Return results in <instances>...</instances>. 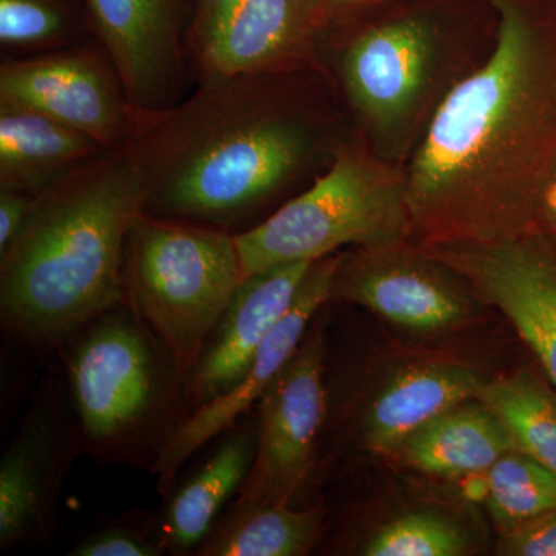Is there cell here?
<instances>
[{
	"instance_id": "6da1fadb",
	"label": "cell",
	"mask_w": 556,
	"mask_h": 556,
	"mask_svg": "<svg viewBox=\"0 0 556 556\" xmlns=\"http://www.w3.org/2000/svg\"><path fill=\"white\" fill-rule=\"evenodd\" d=\"M496 35L405 164L413 240L525 236L556 159V0H489Z\"/></svg>"
},
{
	"instance_id": "7a4b0ae2",
	"label": "cell",
	"mask_w": 556,
	"mask_h": 556,
	"mask_svg": "<svg viewBox=\"0 0 556 556\" xmlns=\"http://www.w3.org/2000/svg\"><path fill=\"white\" fill-rule=\"evenodd\" d=\"M321 70L239 73L197 83L174 108L146 113L129 146L146 214L239 233L328 169L354 129Z\"/></svg>"
},
{
	"instance_id": "3957f363",
	"label": "cell",
	"mask_w": 556,
	"mask_h": 556,
	"mask_svg": "<svg viewBox=\"0 0 556 556\" xmlns=\"http://www.w3.org/2000/svg\"><path fill=\"white\" fill-rule=\"evenodd\" d=\"M146 200L129 149L110 150L40 193L0 254L2 331L33 350L58 351L126 305L124 252Z\"/></svg>"
},
{
	"instance_id": "277c9868",
	"label": "cell",
	"mask_w": 556,
	"mask_h": 556,
	"mask_svg": "<svg viewBox=\"0 0 556 556\" xmlns=\"http://www.w3.org/2000/svg\"><path fill=\"white\" fill-rule=\"evenodd\" d=\"M490 50H473L428 13L338 17L321 43V65L358 137L405 166L439 105Z\"/></svg>"
},
{
	"instance_id": "5b68a950",
	"label": "cell",
	"mask_w": 556,
	"mask_h": 556,
	"mask_svg": "<svg viewBox=\"0 0 556 556\" xmlns=\"http://www.w3.org/2000/svg\"><path fill=\"white\" fill-rule=\"evenodd\" d=\"M58 353L80 453L102 466L152 475L193 412L167 346L123 305L94 318Z\"/></svg>"
},
{
	"instance_id": "8992f818",
	"label": "cell",
	"mask_w": 556,
	"mask_h": 556,
	"mask_svg": "<svg viewBox=\"0 0 556 556\" xmlns=\"http://www.w3.org/2000/svg\"><path fill=\"white\" fill-rule=\"evenodd\" d=\"M236 239L247 276L316 262L345 247L413 240L405 166L380 159L353 131L308 188Z\"/></svg>"
},
{
	"instance_id": "52a82bcc",
	"label": "cell",
	"mask_w": 556,
	"mask_h": 556,
	"mask_svg": "<svg viewBox=\"0 0 556 556\" xmlns=\"http://www.w3.org/2000/svg\"><path fill=\"white\" fill-rule=\"evenodd\" d=\"M244 277L225 230L142 212L127 237L126 306L167 346L186 383Z\"/></svg>"
},
{
	"instance_id": "ba28073f",
	"label": "cell",
	"mask_w": 556,
	"mask_h": 556,
	"mask_svg": "<svg viewBox=\"0 0 556 556\" xmlns=\"http://www.w3.org/2000/svg\"><path fill=\"white\" fill-rule=\"evenodd\" d=\"M328 0H193L186 35L190 79L321 70L334 21Z\"/></svg>"
},
{
	"instance_id": "9c48e42d",
	"label": "cell",
	"mask_w": 556,
	"mask_h": 556,
	"mask_svg": "<svg viewBox=\"0 0 556 556\" xmlns=\"http://www.w3.org/2000/svg\"><path fill=\"white\" fill-rule=\"evenodd\" d=\"M0 105L42 113L108 150L129 148L148 113L130 101L115 62L97 39L30 56H2Z\"/></svg>"
},
{
	"instance_id": "30bf717a",
	"label": "cell",
	"mask_w": 556,
	"mask_h": 556,
	"mask_svg": "<svg viewBox=\"0 0 556 556\" xmlns=\"http://www.w3.org/2000/svg\"><path fill=\"white\" fill-rule=\"evenodd\" d=\"M321 309L298 353L278 372L257 404V455L237 503L295 506L317 463L327 415V320Z\"/></svg>"
},
{
	"instance_id": "8fae6325",
	"label": "cell",
	"mask_w": 556,
	"mask_h": 556,
	"mask_svg": "<svg viewBox=\"0 0 556 556\" xmlns=\"http://www.w3.org/2000/svg\"><path fill=\"white\" fill-rule=\"evenodd\" d=\"M80 453L61 365L40 379L0 460V548L40 546L54 529L62 485Z\"/></svg>"
},
{
	"instance_id": "7c38bea8",
	"label": "cell",
	"mask_w": 556,
	"mask_h": 556,
	"mask_svg": "<svg viewBox=\"0 0 556 556\" xmlns=\"http://www.w3.org/2000/svg\"><path fill=\"white\" fill-rule=\"evenodd\" d=\"M420 247L455 270L475 299L506 316L556 391V236Z\"/></svg>"
},
{
	"instance_id": "4fadbf2b",
	"label": "cell",
	"mask_w": 556,
	"mask_h": 556,
	"mask_svg": "<svg viewBox=\"0 0 556 556\" xmlns=\"http://www.w3.org/2000/svg\"><path fill=\"white\" fill-rule=\"evenodd\" d=\"M471 299L455 270L405 240L343 252L329 302L353 303L409 331L441 332L467 320Z\"/></svg>"
},
{
	"instance_id": "5bb4252c",
	"label": "cell",
	"mask_w": 556,
	"mask_h": 556,
	"mask_svg": "<svg viewBox=\"0 0 556 556\" xmlns=\"http://www.w3.org/2000/svg\"><path fill=\"white\" fill-rule=\"evenodd\" d=\"M94 39L142 112L174 108L190 79L186 35L192 0H86Z\"/></svg>"
},
{
	"instance_id": "9a60e30c",
	"label": "cell",
	"mask_w": 556,
	"mask_h": 556,
	"mask_svg": "<svg viewBox=\"0 0 556 556\" xmlns=\"http://www.w3.org/2000/svg\"><path fill=\"white\" fill-rule=\"evenodd\" d=\"M342 260V252L318 258L300 285L298 295L287 313L263 343L244 378L229 391L195 409L179 427L153 470L156 492L166 500L177 485L179 471L190 457L212 439L223 437L241 417L258 404L278 372L298 353L318 311L331 298L332 280Z\"/></svg>"
},
{
	"instance_id": "2e32d148",
	"label": "cell",
	"mask_w": 556,
	"mask_h": 556,
	"mask_svg": "<svg viewBox=\"0 0 556 556\" xmlns=\"http://www.w3.org/2000/svg\"><path fill=\"white\" fill-rule=\"evenodd\" d=\"M313 263H287L244 277L188 380L193 412L244 378Z\"/></svg>"
},
{
	"instance_id": "e0dca14e",
	"label": "cell",
	"mask_w": 556,
	"mask_h": 556,
	"mask_svg": "<svg viewBox=\"0 0 556 556\" xmlns=\"http://www.w3.org/2000/svg\"><path fill=\"white\" fill-rule=\"evenodd\" d=\"M485 379L475 369L427 362L401 369L361 408L340 424L351 442L371 453H397L415 431L460 402L477 399Z\"/></svg>"
},
{
	"instance_id": "ac0fdd59",
	"label": "cell",
	"mask_w": 556,
	"mask_h": 556,
	"mask_svg": "<svg viewBox=\"0 0 556 556\" xmlns=\"http://www.w3.org/2000/svg\"><path fill=\"white\" fill-rule=\"evenodd\" d=\"M257 415L241 417L223 434L199 470L177 482L159 511L167 555H193L223 511L239 495L257 455Z\"/></svg>"
},
{
	"instance_id": "d6986e66",
	"label": "cell",
	"mask_w": 556,
	"mask_h": 556,
	"mask_svg": "<svg viewBox=\"0 0 556 556\" xmlns=\"http://www.w3.org/2000/svg\"><path fill=\"white\" fill-rule=\"evenodd\" d=\"M110 150L33 110L0 105V186L39 197Z\"/></svg>"
},
{
	"instance_id": "ffe728a7",
	"label": "cell",
	"mask_w": 556,
	"mask_h": 556,
	"mask_svg": "<svg viewBox=\"0 0 556 556\" xmlns=\"http://www.w3.org/2000/svg\"><path fill=\"white\" fill-rule=\"evenodd\" d=\"M518 450L506 424L479 399L460 402L415 431L397 450L402 460L434 477L485 473Z\"/></svg>"
},
{
	"instance_id": "44dd1931",
	"label": "cell",
	"mask_w": 556,
	"mask_h": 556,
	"mask_svg": "<svg viewBox=\"0 0 556 556\" xmlns=\"http://www.w3.org/2000/svg\"><path fill=\"white\" fill-rule=\"evenodd\" d=\"M325 510L232 501L193 556H305L324 536Z\"/></svg>"
},
{
	"instance_id": "7402d4cb",
	"label": "cell",
	"mask_w": 556,
	"mask_h": 556,
	"mask_svg": "<svg viewBox=\"0 0 556 556\" xmlns=\"http://www.w3.org/2000/svg\"><path fill=\"white\" fill-rule=\"evenodd\" d=\"M477 399L506 424L518 450L556 475V391L543 371L521 368L485 380Z\"/></svg>"
},
{
	"instance_id": "603a6c76",
	"label": "cell",
	"mask_w": 556,
	"mask_h": 556,
	"mask_svg": "<svg viewBox=\"0 0 556 556\" xmlns=\"http://www.w3.org/2000/svg\"><path fill=\"white\" fill-rule=\"evenodd\" d=\"M94 40L86 0H0L2 56H30Z\"/></svg>"
},
{
	"instance_id": "cb8c5ba5",
	"label": "cell",
	"mask_w": 556,
	"mask_h": 556,
	"mask_svg": "<svg viewBox=\"0 0 556 556\" xmlns=\"http://www.w3.org/2000/svg\"><path fill=\"white\" fill-rule=\"evenodd\" d=\"M486 475V508L497 529L556 510V475L532 456L511 450Z\"/></svg>"
},
{
	"instance_id": "d4e9b609",
	"label": "cell",
	"mask_w": 556,
	"mask_h": 556,
	"mask_svg": "<svg viewBox=\"0 0 556 556\" xmlns=\"http://www.w3.org/2000/svg\"><path fill=\"white\" fill-rule=\"evenodd\" d=\"M470 538L455 519L434 511H412L391 519L361 546L367 556H460Z\"/></svg>"
},
{
	"instance_id": "484cf974",
	"label": "cell",
	"mask_w": 556,
	"mask_h": 556,
	"mask_svg": "<svg viewBox=\"0 0 556 556\" xmlns=\"http://www.w3.org/2000/svg\"><path fill=\"white\" fill-rule=\"evenodd\" d=\"M167 554L160 514L131 510L91 526L70 556H163Z\"/></svg>"
},
{
	"instance_id": "4316f807",
	"label": "cell",
	"mask_w": 556,
	"mask_h": 556,
	"mask_svg": "<svg viewBox=\"0 0 556 556\" xmlns=\"http://www.w3.org/2000/svg\"><path fill=\"white\" fill-rule=\"evenodd\" d=\"M497 554L506 556H556V510L536 515L501 530Z\"/></svg>"
},
{
	"instance_id": "83f0119b",
	"label": "cell",
	"mask_w": 556,
	"mask_h": 556,
	"mask_svg": "<svg viewBox=\"0 0 556 556\" xmlns=\"http://www.w3.org/2000/svg\"><path fill=\"white\" fill-rule=\"evenodd\" d=\"M38 197L0 186V254L16 239Z\"/></svg>"
},
{
	"instance_id": "f1b7e54d",
	"label": "cell",
	"mask_w": 556,
	"mask_h": 556,
	"mask_svg": "<svg viewBox=\"0 0 556 556\" xmlns=\"http://www.w3.org/2000/svg\"><path fill=\"white\" fill-rule=\"evenodd\" d=\"M527 233H547V236H556V159L554 166L548 172L546 185H544L543 193L535 215H533L532 226Z\"/></svg>"
},
{
	"instance_id": "f546056e",
	"label": "cell",
	"mask_w": 556,
	"mask_h": 556,
	"mask_svg": "<svg viewBox=\"0 0 556 556\" xmlns=\"http://www.w3.org/2000/svg\"><path fill=\"white\" fill-rule=\"evenodd\" d=\"M331 3L332 10H334V17H346L356 14L358 9L367 7L375 0H328Z\"/></svg>"
},
{
	"instance_id": "4dcf8cb0",
	"label": "cell",
	"mask_w": 556,
	"mask_h": 556,
	"mask_svg": "<svg viewBox=\"0 0 556 556\" xmlns=\"http://www.w3.org/2000/svg\"><path fill=\"white\" fill-rule=\"evenodd\" d=\"M192 2H193V0H192Z\"/></svg>"
}]
</instances>
